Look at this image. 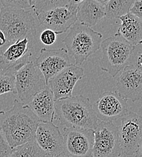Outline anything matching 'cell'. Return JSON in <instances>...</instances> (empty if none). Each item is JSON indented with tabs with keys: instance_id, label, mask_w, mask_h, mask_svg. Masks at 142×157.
I'll list each match as a JSON object with an SVG mask.
<instances>
[{
	"instance_id": "cell-1",
	"label": "cell",
	"mask_w": 142,
	"mask_h": 157,
	"mask_svg": "<svg viewBox=\"0 0 142 157\" xmlns=\"http://www.w3.org/2000/svg\"><path fill=\"white\" fill-rule=\"evenodd\" d=\"M40 122L29 105L18 99L9 110L0 111V131L12 149L35 140Z\"/></svg>"
},
{
	"instance_id": "cell-2",
	"label": "cell",
	"mask_w": 142,
	"mask_h": 157,
	"mask_svg": "<svg viewBox=\"0 0 142 157\" xmlns=\"http://www.w3.org/2000/svg\"><path fill=\"white\" fill-rule=\"evenodd\" d=\"M55 119L64 128H79L94 130L99 120L90 98L82 95L55 101Z\"/></svg>"
},
{
	"instance_id": "cell-3",
	"label": "cell",
	"mask_w": 142,
	"mask_h": 157,
	"mask_svg": "<svg viewBox=\"0 0 142 157\" xmlns=\"http://www.w3.org/2000/svg\"><path fill=\"white\" fill-rule=\"evenodd\" d=\"M35 20L30 10L2 7L0 13V46L35 37Z\"/></svg>"
},
{
	"instance_id": "cell-4",
	"label": "cell",
	"mask_w": 142,
	"mask_h": 157,
	"mask_svg": "<svg viewBox=\"0 0 142 157\" xmlns=\"http://www.w3.org/2000/svg\"><path fill=\"white\" fill-rule=\"evenodd\" d=\"M62 42L68 53L75 60V65L80 66L100 48L103 35L91 27L76 21L69 29Z\"/></svg>"
},
{
	"instance_id": "cell-5",
	"label": "cell",
	"mask_w": 142,
	"mask_h": 157,
	"mask_svg": "<svg viewBox=\"0 0 142 157\" xmlns=\"http://www.w3.org/2000/svg\"><path fill=\"white\" fill-rule=\"evenodd\" d=\"M102 70L115 78L128 65L133 46L116 33L102 41Z\"/></svg>"
},
{
	"instance_id": "cell-6",
	"label": "cell",
	"mask_w": 142,
	"mask_h": 157,
	"mask_svg": "<svg viewBox=\"0 0 142 157\" xmlns=\"http://www.w3.org/2000/svg\"><path fill=\"white\" fill-rule=\"evenodd\" d=\"M35 37H27L15 42L0 46V71L15 75L31 61Z\"/></svg>"
},
{
	"instance_id": "cell-7",
	"label": "cell",
	"mask_w": 142,
	"mask_h": 157,
	"mask_svg": "<svg viewBox=\"0 0 142 157\" xmlns=\"http://www.w3.org/2000/svg\"><path fill=\"white\" fill-rule=\"evenodd\" d=\"M118 131L122 154L127 156H136L142 150L141 116L128 111L121 118Z\"/></svg>"
},
{
	"instance_id": "cell-8",
	"label": "cell",
	"mask_w": 142,
	"mask_h": 157,
	"mask_svg": "<svg viewBox=\"0 0 142 157\" xmlns=\"http://www.w3.org/2000/svg\"><path fill=\"white\" fill-rule=\"evenodd\" d=\"M33 61L24 65L15 75V94L18 100L27 104L35 94L47 85Z\"/></svg>"
},
{
	"instance_id": "cell-9",
	"label": "cell",
	"mask_w": 142,
	"mask_h": 157,
	"mask_svg": "<svg viewBox=\"0 0 142 157\" xmlns=\"http://www.w3.org/2000/svg\"><path fill=\"white\" fill-rule=\"evenodd\" d=\"M121 154L118 127L113 122L98 121L94 129L93 157H119Z\"/></svg>"
},
{
	"instance_id": "cell-10",
	"label": "cell",
	"mask_w": 142,
	"mask_h": 157,
	"mask_svg": "<svg viewBox=\"0 0 142 157\" xmlns=\"http://www.w3.org/2000/svg\"><path fill=\"white\" fill-rule=\"evenodd\" d=\"M64 152L71 157H93L94 130L63 128Z\"/></svg>"
},
{
	"instance_id": "cell-11",
	"label": "cell",
	"mask_w": 142,
	"mask_h": 157,
	"mask_svg": "<svg viewBox=\"0 0 142 157\" xmlns=\"http://www.w3.org/2000/svg\"><path fill=\"white\" fill-rule=\"evenodd\" d=\"M77 6L69 2L64 6L41 12L37 15V18L42 27L62 34L69 30L77 21Z\"/></svg>"
},
{
	"instance_id": "cell-12",
	"label": "cell",
	"mask_w": 142,
	"mask_h": 157,
	"mask_svg": "<svg viewBox=\"0 0 142 157\" xmlns=\"http://www.w3.org/2000/svg\"><path fill=\"white\" fill-rule=\"evenodd\" d=\"M33 63L41 71L47 85L50 78L66 67L74 64L70 61L67 50L63 48L58 49L42 48L40 55Z\"/></svg>"
},
{
	"instance_id": "cell-13",
	"label": "cell",
	"mask_w": 142,
	"mask_h": 157,
	"mask_svg": "<svg viewBox=\"0 0 142 157\" xmlns=\"http://www.w3.org/2000/svg\"><path fill=\"white\" fill-rule=\"evenodd\" d=\"M127 101L117 91H107L100 96L93 108L99 121L113 122L129 111Z\"/></svg>"
},
{
	"instance_id": "cell-14",
	"label": "cell",
	"mask_w": 142,
	"mask_h": 157,
	"mask_svg": "<svg viewBox=\"0 0 142 157\" xmlns=\"http://www.w3.org/2000/svg\"><path fill=\"white\" fill-rule=\"evenodd\" d=\"M84 70L75 64L67 67L50 78L47 83L53 93L55 101L73 96L76 83L83 76Z\"/></svg>"
},
{
	"instance_id": "cell-15",
	"label": "cell",
	"mask_w": 142,
	"mask_h": 157,
	"mask_svg": "<svg viewBox=\"0 0 142 157\" xmlns=\"http://www.w3.org/2000/svg\"><path fill=\"white\" fill-rule=\"evenodd\" d=\"M35 141L47 157H54L64 152L62 134L53 122L40 121Z\"/></svg>"
},
{
	"instance_id": "cell-16",
	"label": "cell",
	"mask_w": 142,
	"mask_h": 157,
	"mask_svg": "<svg viewBox=\"0 0 142 157\" xmlns=\"http://www.w3.org/2000/svg\"><path fill=\"white\" fill-rule=\"evenodd\" d=\"M117 93L127 100L135 102L142 98V70L126 66L117 75Z\"/></svg>"
},
{
	"instance_id": "cell-17",
	"label": "cell",
	"mask_w": 142,
	"mask_h": 157,
	"mask_svg": "<svg viewBox=\"0 0 142 157\" xmlns=\"http://www.w3.org/2000/svg\"><path fill=\"white\" fill-rule=\"evenodd\" d=\"M55 100L52 91L46 86L35 94L27 105L42 122H53L55 115Z\"/></svg>"
},
{
	"instance_id": "cell-18",
	"label": "cell",
	"mask_w": 142,
	"mask_h": 157,
	"mask_svg": "<svg viewBox=\"0 0 142 157\" xmlns=\"http://www.w3.org/2000/svg\"><path fill=\"white\" fill-rule=\"evenodd\" d=\"M118 19L121 21L117 33L126 40L132 46L142 43V19L127 13Z\"/></svg>"
},
{
	"instance_id": "cell-19",
	"label": "cell",
	"mask_w": 142,
	"mask_h": 157,
	"mask_svg": "<svg viewBox=\"0 0 142 157\" xmlns=\"http://www.w3.org/2000/svg\"><path fill=\"white\" fill-rule=\"evenodd\" d=\"M105 17V7L95 0H83L77 8V21L89 26H95Z\"/></svg>"
},
{
	"instance_id": "cell-20",
	"label": "cell",
	"mask_w": 142,
	"mask_h": 157,
	"mask_svg": "<svg viewBox=\"0 0 142 157\" xmlns=\"http://www.w3.org/2000/svg\"><path fill=\"white\" fill-rule=\"evenodd\" d=\"M136 0H109L105 6V17L119 18L129 12Z\"/></svg>"
},
{
	"instance_id": "cell-21",
	"label": "cell",
	"mask_w": 142,
	"mask_h": 157,
	"mask_svg": "<svg viewBox=\"0 0 142 157\" xmlns=\"http://www.w3.org/2000/svg\"><path fill=\"white\" fill-rule=\"evenodd\" d=\"M9 157H47L35 140L12 149Z\"/></svg>"
},
{
	"instance_id": "cell-22",
	"label": "cell",
	"mask_w": 142,
	"mask_h": 157,
	"mask_svg": "<svg viewBox=\"0 0 142 157\" xmlns=\"http://www.w3.org/2000/svg\"><path fill=\"white\" fill-rule=\"evenodd\" d=\"M70 0H36L34 7L32 10H33L37 16L41 12L48 10L62 7L69 3Z\"/></svg>"
},
{
	"instance_id": "cell-23",
	"label": "cell",
	"mask_w": 142,
	"mask_h": 157,
	"mask_svg": "<svg viewBox=\"0 0 142 157\" xmlns=\"http://www.w3.org/2000/svg\"><path fill=\"white\" fill-rule=\"evenodd\" d=\"M10 92L15 93V75L0 71V96Z\"/></svg>"
},
{
	"instance_id": "cell-24",
	"label": "cell",
	"mask_w": 142,
	"mask_h": 157,
	"mask_svg": "<svg viewBox=\"0 0 142 157\" xmlns=\"http://www.w3.org/2000/svg\"><path fill=\"white\" fill-rule=\"evenodd\" d=\"M142 44L133 46L131 57L127 66L142 70Z\"/></svg>"
},
{
	"instance_id": "cell-25",
	"label": "cell",
	"mask_w": 142,
	"mask_h": 157,
	"mask_svg": "<svg viewBox=\"0 0 142 157\" xmlns=\"http://www.w3.org/2000/svg\"><path fill=\"white\" fill-rule=\"evenodd\" d=\"M0 3L4 7L30 10L28 0H0Z\"/></svg>"
},
{
	"instance_id": "cell-26",
	"label": "cell",
	"mask_w": 142,
	"mask_h": 157,
	"mask_svg": "<svg viewBox=\"0 0 142 157\" xmlns=\"http://www.w3.org/2000/svg\"><path fill=\"white\" fill-rule=\"evenodd\" d=\"M58 35L59 34L56 32L49 29H46L41 33L40 40L43 44L51 45L56 41Z\"/></svg>"
},
{
	"instance_id": "cell-27",
	"label": "cell",
	"mask_w": 142,
	"mask_h": 157,
	"mask_svg": "<svg viewBox=\"0 0 142 157\" xmlns=\"http://www.w3.org/2000/svg\"><path fill=\"white\" fill-rule=\"evenodd\" d=\"M12 148L3 137L0 131V157H9Z\"/></svg>"
},
{
	"instance_id": "cell-28",
	"label": "cell",
	"mask_w": 142,
	"mask_h": 157,
	"mask_svg": "<svg viewBox=\"0 0 142 157\" xmlns=\"http://www.w3.org/2000/svg\"><path fill=\"white\" fill-rule=\"evenodd\" d=\"M142 0H136L132 6L131 7L129 12L134 16L142 18Z\"/></svg>"
},
{
	"instance_id": "cell-29",
	"label": "cell",
	"mask_w": 142,
	"mask_h": 157,
	"mask_svg": "<svg viewBox=\"0 0 142 157\" xmlns=\"http://www.w3.org/2000/svg\"><path fill=\"white\" fill-rule=\"evenodd\" d=\"M83 0H70V2H71V4H74V5H76L77 6H78V5L82 2Z\"/></svg>"
},
{
	"instance_id": "cell-30",
	"label": "cell",
	"mask_w": 142,
	"mask_h": 157,
	"mask_svg": "<svg viewBox=\"0 0 142 157\" xmlns=\"http://www.w3.org/2000/svg\"><path fill=\"white\" fill-rule=\"evenodd\" d=\"M29 1V6L30 7V9H32L33 7H34L35 6V4L36 1V0H28Z\"/></svg>"
},
{
	"instance_id": "cell-31",
	"label": "cell",
	"mask_w": 142,
	"mask_h": 157,
	"mask_svg": "<svg viewBox=\"0 0 142 157\" xmlns=\"http://www.w3.org/2000/svg\"><path fill=\"white\" fill-rule=\"evenodd\" d=\"M70 157V155H68L67 154H66L65 152H62L61 154H59V155H56V156H55V157Z\"/></svg>"
},
{
	"instance_id": "cell-32",
	"label": "cell",
	"mask_w": 142,
	"mask_h": 157,
	"mask_svg": "<svg viewBox=\"0 0 142 157\" xmlns=\"http://www.w3.org/2000/svg\"><path fill=\"white\" fill-rule=\"evenodd\" d=\"M95 1H98V2H99L100 4H101L103 6H105L109 0H95Z\"/></svg>"
},
{
	"instance_id": "cell-33",
	"label": "cell",
	"mask_w": 142,
	"mask_h": 157,
	"mask_svg": "<svg viewBox=\"0 0 142 157\" xmlns=\"http://www.w3.org/2000/svg\"><path fill=\"white\" fill-rule=\"evenodd\" d=\"M136 157H142V150H140L139 152H138V154L136 155Z\"/></svg>"
},
{
	"instance_id": "cell-34",
	"label": "cell",
	"mask_w": 142,
	"mask_h": 157,
	"mask_svg": "<svg viewBox=\"0 0 142 157\" xmlns=\"http://www.w3.org/2000/svg\"><path fill=\"white\" fill-rule=\"evenodd\" d=\"M2 6L1 4L0 3V13H1V9H2Z\"/></svg>"
},
{
	"instance_id": "cell-35",
	"label": "cell",
	"mask_w": 142,
	"mask_h": 157,
	"mask_svg": "<svg viewBox=\"0 0 142 157\" xmlns=\"http://www.w3.org/2000/svg\"></svg>"
}]
</instances>
